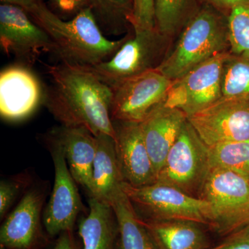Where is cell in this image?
I'll return each instance as SVG.
<instances>
[{
	"label": "cell",
	"mask_w": 249,
	"mask_h": 249,
	"mask_svg": "<svg viewBox=\"0 0 249 249\" xmlns=\"http://www.w3.org/2000/svg\"><path fill=\"white\" fill-rule=\"evenodd\" d=\"M96 137V152L93 160L92 190L90 196L109 203L122 189L124 182L116 153L114 139L107 134Z\"/></svg>",
	"instance_id": "18"
},
{
	"label": "cell",
	"mask_w": 249,
	"mask_h": 249,
	"mask_svg": "<svg viewBox=\"0 0 249 249\" xmlns=\"http://www.w3.org/2000/svg\"><path fill=\"white\" fill-rule=\"evenodd\" d=\"M43 93L40 82L29 67L22 65L5 69L0 74V113L11 121L20 120L38 106Z\"/></svg>",
	"instance_id": "14"
},
{
	"label": "cell",
	"mask_w": 249,
	"mask_h": 249,
	"mask_svg": "<svg viewBox=\"0 0 249 249\" xmlns=\"http://www.w3.org/2000/svg\"><path fill=\"white\" fill-rule=\"evenodd\" d=\"M98 25L111 34H119L130 25L133 0H89Z\"/></svg>",
	"instance_id": "24"
},
{
	"label": "cell",
	"mask_w": 249,
	"mask_h": 249,
	"mask_svg": "<svg viewBox=\"0 0 249 249\" xmlns=\"http://www.w3.org/2000/svg\"><path fill=\"white\" fill-rule=\"evenodd\" d=\"M187 120L208 147L249 140V99L222 96Z\"/></svg>",
	"instance_id": "10"
},
{
	"label": "cell",
	"mask_w": 249,
	"mask_h": 249,
	"mask_svg": "<svg viewBox=\"0 0 249 249\" xmlns=\"http://www.w3.org/2000/svg\"><path fill=\"white\" fill-rule=\"evenodd\" d=\"M206 4L222 11H231L234 8L240 6H249V0H205Z\"/></svg>",
	"instance_id": "31"
},
{
	"label": "cell",
	"mask_w": 249,
	"mask_h": 249,
	"mask_svg": "<svg viewBox=\"0 0 249 249\" xmlns=\"http://www.w3.org/2000/svg\"><path fill=\"white\" fill-rule=\"evenodd\" d=\"M222 96L249 99V52L229 53L224 65Z\"/></svg>",
	"instance_id": "25"
},
{
	"label": "cell",
	"mask_w": 249,
	"mask_h": 249,
	"mask_svg": "<svg viewBox=\"0 0 249 249\" xmlns=\"http://www.w3.org/2000/svg\"><path fill=\"white\" fill-rule=\"evenodd\" d=\"M53 159L55 178L52 195L43 214L44 224L49 235L71 231L80 211L81 199L65 155L58 144L47 137Z\"/></svg>",
	"instance_id": "12"
},
{
	"label": "cell",
	"mask_w": 249,
	"mask_h": 249,
	"mask_svg": "<svg viewBox=\"0 0 249 249\" xmlns=\"http://www.w3.org/2000/svg\"><path fill=\"white\" fill-rule=\"evenodd\" d=\"M172 82L155 70L129 78L111 88V119L142 122L155 107L164 102Z\"/></svg>",
	"instance_id": "9"
},
{
	"label": "cell",
	"mask_w": 249,
	"mask_h": 249,
	"mask_svg": "<svg viewBox=\"0 0 249 249\" xmlns=\"http://www.w3.org/2000/svg\"><path fill=\"white\" fill-rule=\"evenodd\" d=\"M227 236L222 243L209 249H249V224Z\"/></svg>",
	"instance_id": "29"
},
{
	"label": "cell",
	"mask_w": 249,
	"mask_h": 249,
	"mask_svg": "<svg viewBox=\"0 0 249 249\" xmlns=\"http://www.w3.org/2000/svg\"><path fill=\"white\" fill-rule=\"evenodd\" d=\"M58 12L65 16H75L89 6V0H50Z\"/></svg>",
	"instance_id": "30"
},
{
	"label": "cell",
	"mask_w": 249,
	"mask_h": 249,
	"mask_svg": "<svg viewBox=\"0 0 249 249\" xmlns=\"http://www.w3.org/2000/svg\"><path fill=\"white\" fill-rule=\"evenodd\" d=\"M158 249H209L200 224L180 219L142 220Z\"/></svg>",
	"instance_id": "20"
},
{
	"label": "cell",
	"mask_w": 249,
	"mask_h": 249,
	"mask_svg": "<svg viewBox=\"0 0 249 249\" xmlns=\"http://www.w3.org/2000/svg\"><path fill=\"white\" fill-rule=\"evenodd\" d=\"M25 176L3 180L0 183V217H4L15 199L17 198L19 191L27 184Z\"/></svg>",
	"instance_id": "28"
},
{
	"label": "cell",
	"mask_w": 249,
	"mask_h": 249,
	"mask_svg": "<svg viewBox=\"0 0 249 249\" xmlns=\"http://www.w3.org/2000/svg\"><path fill=\"white\" fill-rule=\"evenodd\" d=\"M28 14L47 33L60 62L91 67L111 58L127 39L110 40L103 35L90 7L65 21L38 0Z\"/></svg>",
	"instance_id": "2"
},
{
	"label": "cell",
	"mask_w": 249,
	"mask_h": 249,
	"mask_svg": "<svg viewBox=\"0 0 249 249\" xmlns=\"http://www.w3.org/2000/svg\"><path fill=\"white\" fill-rule=\"evenodd\" d=\"M89 205V213L78 227L83 249H115L119 227L111 204L91 196Z\"/></svg>",
	"instance_id": "19"
},
{
	"label": "cell",
	"mask_w": 249,
	"mask_h": 249,
	"mask_svg": "<svg viewBox=\"0 0 249 249\" xmlns=\"http://www.w3.org/2000/svg\"><path fill=\"white\" fill-rule=\"evenodd\" d=\"M209 168V148L187 120L168 152L156 182L196 196V194L199 196Z\"/></svg>",
	"instance_id": "7"
},
{
	"label": "cell",
	"mask_w": 249,
	"mask_h": 249,
	"mask_svg": "<svg viewBox=\"0 0 249 249\" xmlns=\"http://www.w3.org/2000/svg\"><path fill=\"white\" fill-rule=\"evenodd\" d=\"M199 198L212 208L210 227L228 235L249 224V179L220 168H209Z\"/></svg>",
	"instance_id": "5"
},
{
	"label": "cell",
	"mask_w": 249,
	"mask_h": 249,
	"mask_svg": "<svg viewBox=\"0 0 249 249\" xmlns=\"http://www.w3.org/2000/svg\"><path fill=\"white\" fill-rule=\"evenodd\" d=\"M45 193L32 188L23 196L0 229V245L7 249H31L40 236V219Z\"/></svg>",
	"instance_id": "15"
},
{
	"label": "cell",
	"mask_w": 249,
	"mask_h": 249,
	"mask_svg": "<svg viewBox=\"0 0 249 249\" xmlns=\"http://www.w3.org/2000/svg\"><path fill=\"white\" fill-rule=\"evenodd\" d=\"M116 153L124 181L134 187L152 184L157 175L140 123L113 121Z\"/></svg>",
	"instance_id": "13"
},
{
	"label": "cell",
	"mask_w": 249,
	"mask_h": 249,
	"mask_svg": "<svg viewBox=\"0 0 249 249\" xmlns=\"http://www.w3.org/2000/svg\"><path fill=\"white\" fill-rule=\"evenodd\" d=\"M109 204L117 219L119 249H158L123 188Z\"/></svg>",
	"instance_id": "21"
},
{
	"label": "cell",
	"mask_w": 249,
	"mask_h": 249,
	"mask_svg": "<svg viewBox=\"0 0 249 249\" xmlns=\"http://www.w3.org/2000/svg\"><path fill=\"white\" fill-rule=\"evenodd\" d=\"M0 44L5 53L30 67L42 54L54 52L47 33L25 11L14 5H0Z\"/></svg>",
	"instance_id": "11"
},
{
	"label": "cell",
	"mask_w": 249,
	"mask_h": 249,
	"mask_svg": "<svg viewBox=\"0 0 249 249\" xmlns=\"http://www.w3.org/2000/svg\"><path fill=\"white\" fill-rule=\"evenodd\" d=\"M230 52H249V6L234 8L228 16Z\"/></svg>",
	"instance_id": "26"
},
{
	"label": "cell",
	"mask_w": 249,
	"mask_h": 249,
	"mask_svg": "<svg viewBox=\"0 0 249 249\" xmlns=\"http://www.w3.org/2000/svg\"><path fill=\"white\" fill-rule=\"evenodd\" d=\"M51 84L43 93L46 107L62 125L83 127L94 137L115 139L111 117L112 89L89 67L45 65Z\"/></svg>",
	"instance_id": "1"
},
{
	"label": "cell",
	"mask_w": 249,
	"mask_h": 249,
	"mask_svg": "<svg viewBox=\"0 0 249 249\" xmlns=\"http://www.w3.org/2000/svg\"><path fill=\"white\" fill-rule=\"evenodd\" d=\"M132 204L149 216L147 219H180L211 225L212 208L207 201L175 187L158 182L141 187L123 183Z\"/></svg>",
	"instance_id": "6"
},
{
	"label": "cell",
	"mask_w": 249,
	"mask_h": 249,
	"mask_svg": "<svg viewBox=\"0 0 249 249\" xmlns=\"http://www.w3.org/2000/svg\"><path fill=\"white\" fill-rule=\"evenodd\" d=\"M199 9L196 0H156V29L173 40Z\"/></svg>",
	"instance_id": "22"
},
{
	"label": "cell",
	"mask_w": 249,
	"mask_h": 249,
	"mask_svg": "<svg viewBox=\"0 0 249 249\" xmlns=\"http://www.w3.org/2000/svg\"><path fill=\"white\" fill-rule=\"evenodd\" d=\"M0 1L1 4L14 5L28 11L38 0H0Z\"/></svg>",
	"instance_id": "33"
},
{
	"label": "cell",
	"mask_w": 249,
	"mask_h": 249,
	"mask_svg": "<svg viewBox=\"0 0 249 249\" xmlns=\"http://www.w3.org/2000/svg\"><path fill=\"white\" fill-rule=\"evenodd\" d=\"M156 0H133V10L130 18L131 27L155 28Z\"/></svg>",
	"instance_id": "27"
},
{
	"label": "cell",
	"mask_w": 249,
	"mask_h": 249,
	"mask_svg": "<svg viewBox=\"0 0 249 249\" xmlns=\"http://www.w3.org/2000/svg\"><path fill=\"white\" fill-rule=\"evenodd\" d=\"M47 137L60 145L72 176L76 183L91 194L93 160L96 152V137L83 127L62 124L52 129Z\"/></svg>",
	"instance_id": "16"
},
{
	"label": "cell",
	"mask_w": 249,
	"mask_h": 249,
	"mask_svg": "<svg viewBox=\"0 0 249 249\" xmlns=\"http://www.w3.org/2000/svg\"><path fill=\"white\" fill-rule=\"evenodd\" d=\"M229 53L219 54L173 80L165 106L180 109L188 118L222 98L224 65Z\"/></svg>",
	"instance_id": "8"
},
{
	"label": "cell",
	"mask_w": 249,
	"mask_h": 249,
	"mask_svg": "<svg viewBox=\"0 0 249 249\" xmlns=\"http://www.w3.org/2000/svg\"><path fill=\"white\" fill-rule=\"evenodd\" d=\"M1 249H5L1 248Z\"/></svg>",
	"instance_id": "34"
},
{
	"label": "cell",
	"mask_w": 249,
	"mask_h": 249,
	"mask_svg": "<svg viewBox=\"0 0 249 249\" xmlns=\"http://www.w3.org/2000/svg\"><path fill=\"white\" fill-rule=\"evenodd\" d=\"M186 121L184 112L177 108L168 107L163 102L140 123L157 178Z\"/></svg>",
	"instance_id": "17"
},
{
	"label": "cell",
	"mask_w": 249,
	"mask_h": 249,
	"mask_svg": "<svg viewBox=\"0 0 249 249\" xmlns=\"http://www.w3.org/2000/svg\"><path fill=\"white\" fill-rule=\"evenodd\" d=\"M120 49L107 60L89 67L111 88L124 80L157 70L172 47V39L157 29L132 27Z\"/></svg>",
	"instance_id": "4"
},
{
	"label": "cell",
	"mask_w": 249,
	"mask_h": 249,
	"mask_svg": "<svg viewBox=\"0 0 249 249\" xmlns=\"http://www.w3.org/2000/svg\"><path fill=\"white\" fill-rule=\"evenodd\" d=\"M229 52L228 16L206 4L183 28L157 70L173 81L210 59Z\"/></svg>",
	"instance_id": "3"
},
{
	"label": "cell",
	"mask_w": 249,
	"mask_h": 249,
	"mask_svg": "<svg viewBox=\"0 0 249 249\" xmlns=\"http://www.w3.org/2000/svg\"><path fill=\"white\" fill-rule=\"evenodd\" d=\"M53 249H77L76 243L71 235V231H67L60 234Z\"/></svg>",
	"instance_id": "32"
},
{
	"label": "cell",
	"mask_w": 249,
	"mask_h": 249,
	"mask_svg": "<svg viewBox=\"0 0 249 249\" xmlns=\"http://www.w3.org/2000/svg\"><path fill=\"white\" fill-rule=\"evenodd\" d=\"M209 148L210 168H220L249 179V140L216 144Z\"/></svg>",
	"instance_id": "23"
}]
</instances>
